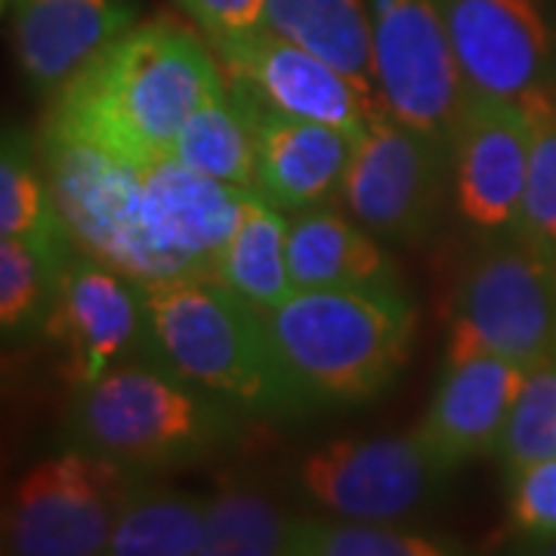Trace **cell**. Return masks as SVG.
I'll use <instances>...</instances> for the list:
<instances>
[{
    "label": "cell",
    "mask_w": 556,
    "mask_h": 556,
    "mask_svg": "<svg viewBox=\"0 0 556 556\" xmlns=\"http://www.w3.org/2000/svg\"><path fill=\"white\" fill-rule=\"evenodd\" d=\"M532 155L517 236L556 260V87L526 100Z\"/></svg>",
    "instance_id": "d4e9b609"
},
{
    "label": "cell",
    "mask_w": 556,
    "mask_h": 556,
    "mask_svg": "<svg viewBox=\"0 0 556 556\" xmlns=\"http://www.w3.org/2000/svg\"><path fill=\"white\" fill-rule=\"evenodd\" d=\"M495 457L504 473L556 457V356L526 368Z\"/></svg>",
    "instance_id": "4316f807"
},
{
    "label": "cell",
    "mask_w": 556,
    "mask_h": 556,
    "mask_svg": "<svg viewBox=\"0 0 556 556\" xmlns=\"http://www.w3.org/2000/svg\"><path fill=\"white\" fill-rule=\"evenodd\" d=\"M340 201L387 244L433 239L455 207L448 142L383 109L353 139Z\"/></svg>",
    "instance_id": "52a82bcc"
},
{
    "label": "cell",
    "mask_w": 556,
    "mask_h": 556,
    "mask_svg": "<svg viewBox=\"0 0 556 556\" xmlns=\"http://www.w3.org/2000/svg\"><path fill=\"white\" fill-rule=\"evenodd\" d=\"M219 93L223 65L192 22L137 20L50 97L43 137L155 164L170 159L182 124Z\"/></svg>",
    "instance_id": "6da1fadb"
},
{
    "label": "cell",
    "mask_w": 556,
    "mask_h": 556,
    "mask_svg": "<svg viewBox=\"0 0 556 556\" xmlns=\"http://www.w3.org/2000/svg\"><path fill=\"white\" fill-rule=\"evenodd\" d=\"M467 93L526 102L556 87V25L541 0H442Z\"/></svg>",
    "instance_id": "4fadbf2b"
},
{
    "label": "cell",
    "mask_w": 556,
    "mask_h": 556,
    "mask_svg": "<svg viewBox=\"0 0 556 556\" xmlns=\"http://www.w3.org/2000/svg\"><path fill=\"white\" fill-rule=\"evenodd\" d=\"M75 390L146 353L142 285L87 251H72L56 269L53 303L43 321Z\"/></svg>",
    "instance_id": "7c38bea8"
},
{
    "label": "cell",
    "mask_w": 556,
    "mask_h": 556,
    "mask_svg": "<svg viewBox=\"0 0 556 556\" xmlns=\"http://www.w3.org/2000/svg\"><path fill=\"white\" fill-rule=\"evenodd\" d=\"M56 266L31 244L0 239V331L7 343L43 331L53 303Z\"/></svg>",
    "instance_id": "484cf974"
},
{
    "label": "cell",
    "mask_w": 556,
    "mask_h": 556,
    "mask_svg": "<svg viewBox=\"0 0 556 556\" xmlns=\"http://www.w3.org/2000/svg\"><path fill=\"white\" fill-rule=\"evenodd\" d=\"M464 541L393 519L294 517L288 556H457Z\"/></svg>",
    "instance_id": "603a6c76"
},
{
    "label": "cell",
    "mask_w": 556,
    "mask_h": 556,
    "mask_svg": "<svg viewBox=\"0 0 556 556\" xmlns=\"http://www.w3.org/2000/svg\"><path fill=\"white\" fill-rule=\"evenodd\" d=\"M452 214L479 241L517 236L529 155L532 118L526 102L467 93L452 137Z\"/></svg>",
    "instance_id": "9c48e42d"
},
{
    "label": "cell",
    "mask_w": 556,
    "mask_h": 556,
    "mask_svg": "<svg viewBox=\"0 0 556 556\" xmlns=\"http://www.w3.org/2000/svg\"><path fill=\"white\" fill-rule=\"evenodd\" d=\"M244 417L223 399L139 356L75 390L62 439L130 473L159 477L232 448Z\"/></svg>",
    "instance_id": "3957f363"
},
{
    "label": "cell",
    "mask_w": 556,
    "mask_h": 556,
    "mask_svg": "<svg viewBox=\"0 0 556 556\" xmlns=\"http://www.w3.org/2000/svg\"><path fill=\"white\" fill-rule=\"evenodd\" d=\"M179 13L211 43L239 38L263 25L266 0H174Z\"/></svg>",
    "instance_id": "f1b7e54d"
},
{
    "label": "cell",
    "mask_w": 556,
    "mask_h": 556,
    "mask_svg": "<svg viewBox=\"0 0 556 556\" xmlns=\"http://www.w3.org/2000/svg\"><path fill=\"white\" fill-rule=\"evenodd\" d=\"M291 522L260 489L226 482L204 495V556H288Z\"/></svg>",
    "instance_id": "cb8c5ba5"
},
{
    "label": "cell",
    "mask_w": 556,
    "mask_h": 556,
    "mask_svg": "<svg viewBox=\"0 0 556 556\" xmlns=\"http://www.w3.org/2000/svg\"><path fill=\"white\" fill-rule=\"evenodd\" d=\"M375 232H368L350 211L321 204L291 214L288 266L294 291L316 288H396V260Z\"/></svg>",
    "instance_id": "e0dca14e"
},
{
    "label": "cell",
    "mask_w": 556,
    "mask_h": 556,
    "mask_svg": "<svg viewBox=\"0 0 556 556\" xmlns=\"http://www.w3.org/2000/svg\"><path fill=\"white\" fill-rule=\"evenodd\" d=\"M473 353L556 356V260L519 236L482 241L452 291L445 358Z\"/></svg>",
    "instance_id": "5b68a950"
},
{
    "label": "cell",
    "mask_w": 556,
    "mask_h": 556,
    "mask_svg": "<svg viewBox=\"0 0 556 556\" xmlns=\"http://www.w3.org/2000/svg\"><path fill=\"white\" fill-rule=\"evenodd\" d=\"M522 378L526 365L492 353L442 358L433 396L415 433L452 473L495 457Z\"/></svg>",
    "instance_id": "5bb4252c"
},
{
    "label": "cell",
    "mask_w": 556,
    "mask_h": 556,
    "mask_svg": "<svg viewBox=\"0 0 556 556\" xmlns=\"http://www.w3.org/2000/svg\"><path fill=\"white\" fill-rule=\"evenodd\" d=\"M146 353L186 383L248 417L288 420L316 412L278 356L266 313L214 276L142 288Z\"/></svg>",
    "instance_id": "7a4b0ae2"
},
{
    "label": "cell",
    "mask_w": 556,
    "mask_h": 556,
    "mask_svg": "<svg viewBox=\"0 0 556 556\" xmlns=\"http://www.w3.org/2000/svg\"><path fill=\"white\" fill-rule=\"evenodd\" d=\"M170 159L201 177L251 189L257 167V134L248 105L226 87V93L204 102L182 124Z\"/></svg>",
    "instance_id": "7402d4cb"
},
{
    "label": "cell",
    "mask_w": 556,
    "mask_h": 556,
    "mask_svg": "<svg viewBox=\"0 0 556 556\" xmlns=\"http://www.w3.org/2000/svg\"><path fill=\"white\" fill-rule=\"evenodd\" d=\"M22 78L53 97L137 22L127 0H3Z\"/></svg>",
    "instance_id": "2e32d148"
},
{
    "label": "cell",
    "mask_w": 556,
    "mask_h": 556,
    "mask_svg": "<svg viewBox=\"0 0 556 556\" xmlns=\"http://www.w3.org/2000/svg\"><path fill=\"white\" fill-rule=\"evenodd\" d=\"M380 100L412 127L448 142L467 100L442 0H365Z\"/></svg>",
    "instance_id": "30bf717a"
},
{
    "label": "cell",
    "mask_w": 556,
    "mask_h": 556,
    "mask_svg": "<svg viewBox=\"0 0 556 556\" xmlns=\"http://www.w3.org/2000/svg\"><path fill=\"white\" fill-rule=\"evenodd\" d=\"M288 226L291 217L285 211L248 192L211 276L263 313L281 306L294 294L288 266Z\"/></svg>",
    "instance_id": "ac0fdd59"
},
{
    "label": "cell",
    "mask_w": 556,
    "mask_h": 556,
    "mask_svg": "<svg viewBox=\"0 0 556 556\" xmlns=\"http://www.w3.org/2000/svg\"><path fill=\"white\" fill-rule=\"evenodd\" d=\"M134 477L115 460L75 445L31 464L3 497L0 551L7 556H105Z\"/></svg>",
    "instance_id": "8992f818"
},
{
    "label": "cell",
    "mask_w": 556,
    "mask_h": 556,
    "mask_svg": "<svg viewBox=\"0 0 556 556\" xmlns=\"http://www.w3.org/2000/svg\"><path fill=\"white\" fill-rule=\"evenodd\" d=\"M266 321L313 408H356L387 393L417 338V306L402 285L294 291Z\"/></svg>",
    "instance_id": "277c9868"
},
{
    "label": "cell",
    "mask_w": 556,
    "mask_h": 556,
    "mask_svg": "<svg viewBox=\"0 0 556 556\" xmlns=\"http://www.w3.org/2000/svg\"><path fill=\"white\" fill-rule=\"evenodd\" d=\"M507 526L529 551L556 544V457L507 470Z\"/></svg>",
    "instance_id": "83f0119b"
},
{
    "label": "cell",
    "mask_w": 556,
    "mask_h": 556,
    "mask_svg": "<svg viewBox=\"0 0 556 556\" xmlns=\"http://www.w3.org/2000/svg\"><path fill=\"white\" fill-rule=\"evenodd\" d=\"M263 25L380 93L365 0H266Z\"/></svg>",
    "instance_id": "44dd1931"
},
{
    "label": "cell",
    "mask_w": 556,
    "mask_h": 556,
    "mask_svg": "<svg viewBox=\"0 0 556 556\" xmlns=\"http://www.w3.org/2000/svg\"><path fill=\"white\" fill-rule=\"evenodd\" d=\"M0 239L31 244L56 269L72 251H78L50 177L40 174L35 139L20 127H3L0 146Z\"/></svg>",
    "instance_id": "d6986e66"
},
{
    "label": "cell",
    "mask_w": 556,
    "mask_h": 556,
    "mask_svg": "<svg viewBox=\"0 0 556 556\" xmlns=\"http://www.w3.org/2000/svg\"><path fill=\"white\" fill-rule=\"evenodd\" d=\"M204 497L137 473L121 501L105 556H204Z\"/></svg>",
    "instance_id": "ffe728a7"
},
{
    "label": "cell",
    "mask_w": 556,
    "mask_h": 556,
    "mask_svg": "<svg viewBox=\"0 0 556 556\" xmlns=\"http://www.w3.org/2000/svg\"><path fill=\"white\" fill-rule=\"evenodd\" d=\"M211 47L232 90L281 115L321 121L356 139L387 109L371 87L266 25Z\"/></svg>",
    "instance_id": "8fae6325"
},
{
    "label": "cell",
    "mask_w": 556,
    "mask_h": 556,
    "mask_svg": "<svg viewBox=\"0 0 556 556\" xmlns=\"http://www.w3.org/2000/svg\"><path fill=\"white\" fill-rule=\"evenodd\" d=\"M232 93L248 105L257 134V167L251 186L254 195L285 211L288 217L340 199L353 155L350 134L321 121L281 115L241 90Z\"/></svg>",
    "instance_id": "9a60e30c"
},
{
    "label": "cell",
    "mask_w": 556,
    "mask_h": 556,
    "mask_svg": "<svg viewBox=\"0 0 556 556\" xmlns=\"http://www.w3.org/2000/svg\"><path fill=\"white\" fill-rule=\"evenodd\" d=\"M455 473L415 430L338 437L300 457L294 485L306 504L343 519L408 522L433 507Z\"/></svg>",
    "instance_id": "ba28073f"
}]
</instances>
